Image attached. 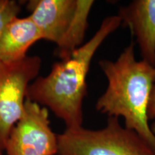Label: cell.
<instances>
[{
    "instance_id": "2",
    "label": "cell",
    "mask_w": 155,
    "mask_h": 155,
    "mask_svg": "<svg viewBox=\"0 0 155 155\" xmlns=\"http://www.w3.org/2000/svg\"><path fill=\"white\" fill-rule=\"evenodd\" d=\"M99 66L108 81L96 108L108 116L124 118L125 127L137 132L155 150V134L149 125L147 106L155 83V66L136 60L131 42L116 61L101 60Z\"/></svg>"
},
{
    "instance_id": "6",
    "label": "cell",
    "mask_w": 155,
    "mask_h": 155,
    "mask_svg": "<svg viewBox=\"0 0 155 155\" xmlns=\"http://www.w3.org/2000/svg\"><path fill=\"white\" fill-rule=\"evenodd\" d=\"M5 151L7 155H57L58 137L50 127L47 108L26 98Z\"/></svg>"
},
{
    "instance_id": "12",
    "label": "cell",
    "mask_w": 155,
    "mask_h": 155,
    "mask_svg": "<svg viewBox=\"0 0 155 155\" xmlns=\"http://www.w3.org/2000/svg\"><path fill=\"white\" fill-rule=\"evenodd\" d=\"M0 155H2V152H0Z\"/></svg>"
},
{
    "instance_id": "10",
    "label": "cell",
    "mask_w": 155,
    "mask_h": 155,
    "mask_svg": "<svg viewBox=\"0 0 155 155\" xmlns=\"http://www.w3.org/2000/svg\"><path fill=\"white\" fill-rule=\"evenodd\" d=\"M147 117L149 119L155 118V83L151 91L148 106H147Z\"/></svg>"
},
{
    "instance_id": "4",
    "label": "cell",
    "mask_w": 155,
    "mask_h": 155,
    "mask_svg": "<svg viewBox=\"0 0 155 155\" xmlns=\"http://www.w3.org/2000/svg\"><path fill=\"white\" fill-rule=\"evenodd\" d=\"M57 137V155H155L146 140L121 126L116 116H108L103 129H66Z\"/></svg>"
},
{
    "instance_id": "8",
    "label": "cell",
    "mask_w": 155,
    "mask_h": 155,
    "mask_svg": "<svg viewBox=\"0 0 155 155\" xmlns=\"http://www.w3.org/2000/svg\"><path fill=\"white\" fill-rule=\"evenodd\" d=\"M40 40L42 35L30 16L15 17L7 25L0 38V61H20L28 56L31 46Z\"/></svg>"
},
{
    "instance_id": "9",
    "label": "cell",
    "mask_w": 155,
    "mask_h": 155,
    "mask_svg": "<svg viewBox=\"0 0 155 155\" xmlns=\"http://www.w3.org/2000/svg\"><path fill=\"white\" fill-rule=\"evenodd\" d=\"M21 7L15 0H0V38L7 25L17 17Z\"/></svg>"
},
{
    "instance_id": "1",
    "label": "cell",
    "mask_w": 155,
    "mask_h": 155,
    "mask_svg": "<svg viewBox=\"0 0 155 155\" xmlns=\"http://www.w3.org/2000/svg\"><path fill=\"white\" fill-rule=\"evenodd\" d=\"M119 15L107 17L88 42L69 57L57 62L45 76L36 78L27 91V99L47 106L63 120L66 129L82 127L86 78L94 54L106 38L121 25Z\"/></svg>"
},
{
    "instance_id": "5",
    "label": "cell",
    "mask_w": 155,
    "mask_h": 155,
    "mask_svg": "<svg viewBox=\"0 0 155 155\" xmlns=\"http://www.w3.org/2000/svg\"><path fill=\"white\" fill-rule=\"evenodd\" d=\"M41 68L38 56L16 62L0 61V152L5 150L12 129L22 115L27 91Z\"/></svg>"
},
{
    "instance_id": "11",
    "label": "cell",
    "mask_w": 155,
    "mask_h": 155,
    "mask_svg": "<svg viewBox=\"0 0 155 155\" xmlns=\"http://www.w3.org/2000/svg\"><path fill=\"white\" fill-rule=\"evenodd\" d=\"M151 129H152L153 133H154L155 134V123H153L152 125L151 126Z\"/></svg>"
},
{
    "instance_id": "7",
    "label": "cell",
    "mask_w": 155,
    "mask_h": 155,
    "mask_svg": "<svg viewBox=\"0 0 155 155\" xmlns=\"http://www.w3.org/2000/svg\"><path fill=\"white\" fill-rule=\"evenodd\" d=\"M118 15L136 38L143 61L155 66V0H134Z\"/></svg>"
},
{
    "instance_id": "3",
    "label": "cell",
    "mask_w": 155,
    "mask_h": 155,
    "mask_svg": "<svg viewBox=\"0 0 155 155\" xmlns=\"http://www.w3.org/2000/svg\"><path fill=\"white\" fill-rule=\"evenodd\" d=\"M94 4L93 0H32L28 8L42 40L57 45L55 55L61 60L83 45Z\"/></svg>"
}]
</instances>
